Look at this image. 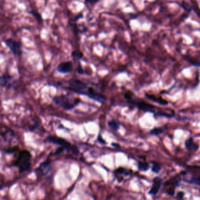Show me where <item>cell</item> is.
Returning <instances> with one entry per match:
<instances>
[{"label":"cell","instance_id":"obj_1","mask_svg":"<svg viewBox=\"0 0 200 200\" xmlns=\"http://www.w3.org/2000/svg\"><path fill=\"white\" fill-rule=\"evenodd\" d=\"M14 154L15 158L12 162V165L18 168L21 173L29 171L31 167V153L28 150L19 149Z\"/></svg>","mask_w":200,"mask_h":200},{"label":"cell","instance_id":"obj_2","mask_svg":"<svg viewBox=\"0 0 200 200\" xmlns=\"http://www.w3.org/2000/svg\"><path fill=\"white\" fill-rule=\"evenodd\" d=\"M53 101L59 106L63 107L66 110H71L77 104L80 100L78 99L72 100L67 96L61 95L56 96L53 98Z\"/></svg>","mask_w":200,"mask_h":200},{"label":"cell","instance_id":"obj_3","mask_svg":"<svg viewBox=\"0 0 200 200\" xmlns=\"http://www.w3.org/2000/svg\"><path fill=\"white\" fill-rule=\"evenodd\" d=\"M69 89L72 91L79 94H86L87 86L83 82L77 79H72L69 82Z\"/></svg>","mask_w":200,"mask_h":200},{"label":"cell","instance_id":"obj_4","mask_svg":"<svg viewBox=\"0 0 200 200\" xmlns=\"http://www.w3.org/2000/svg\"><path fill=\"white\" fill-rule=\"evenodd\" d=\"M6 45L10 49L15 55H19L21 53V44L12 39H8L5 41Z\"/></svg>","mask_w":200,"mask_h":200},{"label":"cell","instance_id":"obj_5","mask_svg":"<svg viewBox=\"0 0 200 200\" xmlns=\"http://www.w3.org/2000/svg\"><path fill=\"white\" fill-rule=\"evenodd\" d=\"M73 68V63L71 61H65L61 62L57 68V70L61 73H69L71 72Z\"/></svg>","mask_w":200,"mask_h":200},{"label":"cell","instance_id":"obj_6","mask_svg":"<svg viewBox=\"0 0 200 200\" xmlns=\"http://www.w3.org/2000/svg\"><path fill=\"white\" fill-rule=\"evenodd\" d=\"M47 140L49 141L50 143L60 145V146H62L64 148H68L70 146V143H69L65 139L60 138V137L49 136L47 137Z\"/></svg>","mask_w":200,"mask_h":200},{"label":"cell","instance_id":"obj_7","mask_svg":"<svg viewBox=\"0 0 200 200\" xmlns=\"http://www.w3.org/2000/svg\"><path fill=\"white\" fill-rule=\"evenodd\" d=\"M86 95H87L91 99L96 100L101 103H104V101L106 100V98L104 96L100 94L96 93L92 88H89L88 89V92Z\"/></svg>","mask_w":200,"mask_h":200},{"label":"cell","instance_id":"obj_8","mask_svg":"<svg viewBox=\"0 0 200 200\" xmlns=\"http://www.w3.org/2000/svg\"><path fill=\"white\" fill-rule=\"evenodd\" d=\"M135 105L139 109L145 112H153L155 108L153 105L144 101H137L135 102Z\"/></svg>","mask_w":200,"mask_h":200},{"label":"cell","instance_id":"obj_9","mask_svg":"<svg viewBox=\"0 0 200 200\" xmlns=\"http://www.w3.org/2000/svg\"><path fill=\"white\" fill-rule=\"evenodd\" d=\"M161 181L162 180L159 177H156L153 180L152 187L149 191L150 195H156L158 193L161 184Z\"/></svg>","mask_w":200,"mask_h":200},{"label":"cell","instance_id":"obj_10","mask_svg":"<svg viewBox=\"0 0 200 200\" xmlns=\"http://www.w3.org/2000/svg\"><path fill=\"white\" fill-rule=\"evenodd\" d=\"M50 169V163L49 160H46L40 164L37 170L39 171L43 176L48 174Z\"/></svg>","mask_w":200,"mask_h":200},{"label":"cell","instance_id":"obj_11","mask_svg":"<svg viewBox=\"0 0 200 200\" xmlns=\"http://www.w3.org/2000/svg\"><path fill=\"white\" fill-rule=\"evenodd\" d=\"M146 96H147L148 98H149L152 101H154V102H157L160 104L162 105H166L168 104V102L166 100L163 99L161 98H159V97H156L153 95H149V94H146Z\"/></svg>","mask_w":200,"mask_h":200},{"label":"cell","instance_id":"obj_12","mask_svg":"<svg viewBox=\"0 0 200 200\" xmlns=\"http://www.w3.org/2000/svg\"><path fill=\"white\" fill-rule=\"evenodd\" d=\"M186 147L189 150H197L198 149V145L194 143L193 139L190 138L186 142Z\"/></svg>","mask_w":200,"mask_h":200},{"label":"cell","instance_id":"obj_13","mask_svg":"<svg viewBox=\"0 0 200 200\" xmlns=\"http://www.w3.org/2000/svg\"><path fill=\"white\" fill-rule=\"evenodd\" d=\"M138 166L139 170L142 171H146L149 168V164L147 162L139 161L138 163Z\"/></svg>","mask_w":200,"mask_h":200},{"label":"cell","instance_id":"obj_14","mask_svg":"<svg viewBox=\"0 0 200 200\" xmlns=\"http://www.w3.org/2000/svg\"><path fill=\"white\" fill-rule=\"evenodd\" d=\"M108 126L114 130H117L119 128V124L114 120H112L108 122Z\"/></svg>","mask_w":200,"mask_h":200},{"label":"cell","instance_id":"obj_15","mask_svg":"<svg viewBox=\"0 0 200 200\" xmlns=\"http://www.w3.org/2000/svg\"><path fill=\"white\" fill-rule=\"evenodd\" d=\"M19 147L18 146H13L5 149L4 151L7 154H15L17 151L19 150Z\"/></svg>","mask_w":200,"mask_h":200},{"label":"cell","instance_id":"obj_16","mask_svg":"<svg viewBox=\"0 0 200 200\" xmlns=\"http://www.w3.org/2000/svg\"><path fill=\"white\" fill-rule=\"evenodd\" d=\"M115 173L117 174H124L125 176H128L129 174V173L128 170L123 168H119L115 171Z\"/></svg>","mask_w":200,"mask_h":200},{"label":"cell","instance_id":"obj_17","mask_svg":"<svg viewBox=\"0 0 200 200\" xmlns=\"http://www.w3.org/2000/svg\"><path fill=\"white\" fill-rule=\"evenodd\" d=\"M161 169V167H160V165L157 163V162H153V166H152V171L153 172L155 173H158L160 170Z\"/></svg>","mask_w":200,"mask_h":200},{"label":"cell","instance_id":"obj_18","mask_svg":"<svg viewBox=\"0 0 200 200\" xmlns=\"http://www.w3.org/2000/svg\"><path fill=\"white\" fill-rule=\"evenodd\" d=\"M163 132V129L162 128H155L153 129L151 132L150 134L153 135H157Z\"/></svg>","mask_w":200,"mask_h":200},{"label":"cell","instance_id":"obj_19","mask_svg":"<svg viewBox=\"0 0 200 200\" xmlns=\"http://www.w3.org/2000/svg\"><path fill=\"white\" fill-rule=\"evenodd\" d=\"M190 183L197 184V185H200V178L199 177H193L190 181H188Z\"/></svg>","mask_w":200,"mask_h":200},{"label":"cell","instance_id":"obj_20","mask_svg":"<svg viewBox=\"0 0 200 200\" xmlns=\"http://www.w3.org/2000/svg\"><path fill=\"white\" fill-rule=\"evenodd\" d=\"M86 3L87 4H89L91 5H93L95 4H96L97 2H99V0H84Z\"/></svg>","mask_w":200,"mask_h":200},{"label":"cell","instance_id":"obj_21","mask_svg":"<svg viewBox=\"0 0 200 200\" xmlns=\"http://www.w3.org/2000/svg\"><path fill=\"white\" fill-rule=\"evenodd\" d=\"M98 141L100 142L101 144H102V145L105 144V142L103 140V139H102V137H101V135H100V136H99V137H98Z\"/></svg>","mask_w":200,"mask_h":200},{"label":"cell","instance_id":"obj_22","mask_svg":"<svg viewBox=\"0 0 200 200\" xmlns=\"http://www.w3.org/2000/svg\"><path fill=\"white\" fill-rule=\"evenodd\" d=\"M157 114L159 116H167V117H171V115L169 114H166V113H158Z\"/></svg>","mask_w":200,"mask_h":200},{"label":"cell","instance_id":"obj_23","mask_svg":"<svg viewBox=\"0 0 200 200\" xmlns=\"http://www.w3.org/2000/svg\"><path fill=\"white\" fill-rule=\"evenodd\" d=\"M64 147H61V148H59L58 150H57V151L54 153V154H60L61 152H62L63 150H64Z\"/></svg>","mask_w":200,"mask_h":200},{"label":"cell","instance_id":"obj_24","mask_svg":"<svg viewBox=\"0 0 200 200\" xmlns=\"http://www.w3.org/2000/svg\"><path fill=\"white\" fill-rule=\"evenodd\" d=\"M78 72L80 74H83V69H82L81 66H79L78 67Z\"/></svg>","mask_w":200,"mask_h":200},{"label":"cell","instance_id":"obj_25","mask_svg":"<svg viewBox=\"0 0 200 200\" xmlns=\"http://www.w3.org/2000/svg\"><path fill=\"white\" fill-rule=\"evenodd\" d=\"M183 195H184V194H183V193L180 192V193H179L177 194V197H178L179 198H180V199H182V198L183 197Z\"/></svg>","mask_w":200,"mask_h":200},{"label":"cell","instance_id":"obj_26","mask_svg":"<svg viewBox=\"0 0 200 200\" xmlns=\"http://www.w3.org/2000/svg\"><path fill=\"white\" fill-rule=\"evenodd\" d=\"M112 146H114V147H117V148L119 147V145H118V144H116V143H112Z\"/></svg>","mask_w":200,"mask_h":200}]
</instances>
